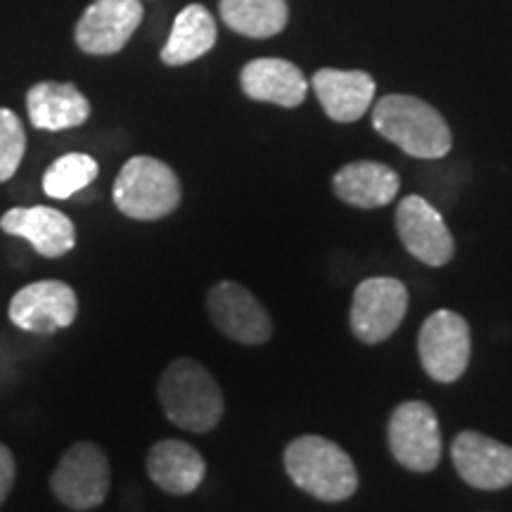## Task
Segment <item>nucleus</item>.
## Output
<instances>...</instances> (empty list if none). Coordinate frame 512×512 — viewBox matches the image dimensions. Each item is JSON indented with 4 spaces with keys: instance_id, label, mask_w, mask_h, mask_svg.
<instances>
[{
    "instance_id": "obj_1",
    "label": "nucleus",
    "mask_w": 512,
    "mask_h": 512,
    "mask_svg": "<svg viewBox=\"0 0 512 512\" xmlns=\"http://www.w3.org/2000/svg\"><path fill=\"white\" fill-rule=\"evenodd\" d=\"M164 415L192 434H207L223 418V394L214 377L202 363L178 358L169 363L157 384Z\"/></svg>"
},
{
    "instance_id": "obj_2",
    "label": "nucleus",
    "mask_w": 512,
    "mask_h": 512,
    "mask_svg": "<svg viewBox=\"0 0 512 512\" xmlns=\"http://www.w3.org/2000/svg\"><path fill=\"white\" fill-rule=\"evenodd\" d=\"M373 126L382 138L418 159H441L451 152L453 136L446 119L430 102L392 93L377 100Z\"/></svg>"
},
{
    "instance_id": "obj_3",
    "label": "nucleus",
    "mask_w": 512,
    "mask_h": 512,
    "mask_svg": "<svg viewBox=\"0 0 512 512\" xmlns=\"http://www.w3.org/2000/svg\"><path fill=\"white\" fill-rule=\"evenodd\" d=\"M285 472L299 489L323 503L347 501L358 489L354 460L335 441L306 434L285 448Z\"/></svg>"
},
{
    "instance_id": "obj_4",
    "label": "nucleus",
    "mask_w": 512,
    "mask_h": 512,
    "mask_svg": "<svg viewBox=\"0 0 512 512\" xmlns=\"http://www.w3.org/2000/svg\"><path fill=\"white\" fill-rule=\"evenodd\" d=\"M114 204L136 221H157L174 214L181 204V181L162 159L131 157L114 181Z\"/></svg>"
},
{
    "instance_id": "obj_5",
    "label": "nucleus",
    "mask_w": 512,
    "mask_h": 512,
    "mask_svg": "<svg viewBox=\"0 0 512 512\" xmlns=\"http://www.w3.org/2000/svg\"><path fill=\"white\" fill-rule=\"evenodd\" d=\"M110 484V460L91 441H76L74 446H69L50 475V489L57 501L76 512L93 510L105 503Z\"/></svg>"
},
{
    "instance_id": "obj_6",
    "label": "nucleus",
    "mask_w": 512,
    "mask_h": 512,
    "mask_svg": "<svg viewBox=\"0 0 512 512\" xmlns=\"http://www.w3.org/2000/svg\"><path fill=\"white\" fill-rule=\"evenodd\" d=\"M470 325L456 311L439 309L422 323L418 354L425 373L434 382L451 384L463 377L470 363Z\"/></svg>"
},
{
    "instance_id": "obj_7",
    "label": "nucleus",
    "mask_w": 512,
    "mask_h": 512,
    "mask_svg": "<svg viewBox=\"0 0 512 512\" xmlns=\"http://www.w3.org/2000/svg\"><path fill=\"white\" fill-rule=\"evenodd\" d=\"M389 448L399 465L413 472H432L441 460L437 413L425 401H403L387 427Z\"/></svg>"
},
{
    "instance_id": "obj_8",
    "label": "nucleus",
    "mask_w": 512,
    "mask_h": 512,
    "mask_svg": "<svg viewBox=\"0 0 512 512\" xmlns=\"http://www.w3.org/2000/svg\"><path fill=\"white\" fill-rule=\"evenodd\" d=\"M408 311V290L396 278H368L351 302V330L363 344H380L399 330Z\"/></svg>"
},
{
    "instance_id": "obj_9",
    "label": "nucleus",
    "mask_w": 512,
    "mask_h": 512,
    "mask_svg": "<svg viewBox=\"0 0 512 512\" xmlns=\"http://www.w3.org/2000/svg\"><path fill=\"white\" fill-rule=\"evenodd\" d=\"M207 309L211 323L228 339L247 347L264 344L273 335V323L264 304L247 287L223 280L209 290Z\"/></svg>"
},
{
    "instance_id": "obj_10",
    "label": "nucleus",
    "mask_w": 512,
    "mask_h": 512,
    "mask_svg": "<svg viewBox=\"0 0 512 512\" xmlns=\"http://www.w3.org/2000/svg\"><path fill=\"white\" fill-rule=\"evenodd\" d=\"M79 313L76 292L62 280H38L12 297L8 316L19 330L34 335H53L69 328Z\"/></svg>"
},
{
    "instance_id": "obj_11",
    "label": "nucleus",
    "mask_w": 512,
    "mask_h": 512,
    "mask_svg": "<svg viewBox=\"0 0 512 512\" xmlns=\"http://www.w3.org/2000/svg\"><path fill=\"white\" fill-rule=\"evenodd\" d=\"M140 0H93L74 29L76 46L86 55H114L131 41L143 22Z\"/></svg>"
},
{
    "instance_id": "obj_12",
    "label": "nucleus",
    "mask_w": 512,
    "mask_h": 512,
    "mask_svg": "<svg viewBox=\"0 0 512 512\" xmlns=\"http://www.w3.org/2000/svg\"><path fill=\"white\" fill-rule=\"evenodd\" d=\"M396 230H399L403 247L422 264L439 268L453 259L456 242H453L451 230H448L444 216L425 197H403L396 209Z\"/></svg>"
},
{
    "instance_id": "obj_13",
    "label": "nucleus",
    "mask_w": 512,
    "mask_h": 512,
    "mask_svg": "<svg viewBox=\"0 0 512 512\" xmlns=\"http://www.w3.org/2000/svg\"><path fill=\"white\" fill-rule=\"evenodd\" d=\"M451 458L460 479L482 491L512 486V446L465 430L453 439Z\"/></svg>"
},
{
    "instance_id": "obj_14",
    "label": "nucleus",
    "mask_w": 512,
    "mask_h": 512,
    "mask_svg": "<svg viewBox=\"0 0 512 512\" xmlns=\"http://www.w3.org/2000/svg\"><path fill=\"white\" fill-rule=\"evenodd\" d=\"M0 228L8 235L31 242V247L48 259L64 256L76 245V228L72 219L53 207H43V204L8 209L0 219Z\"/></svg>"
},
{
    "instance_id": "obj_15",
    "label": "nucleus",
    "mask_w": 512,
    "mask_h": 512,
    "mask_svg": "<svg viewBox=\"0 0 512 512\" xmlns=\"http://www.w3.org/2000/svg\"><path fill=\"white\" fill-rule=\"evenodd\" d=\"M240 83L249 100L278 107H299L309 91L302 69L280 57H259L245 64Z\"/></svg>"
},
{
    "instance_id": "obj_16",
    "label": "nucleus",
    "mask_w": 512,
    "mask_h": 512,
    "mask_svg": "<svg viewBox=\"0 0 512 512\" xmlns=\"http://www.w3.org/2000/svg\"><path fill=\"white\" fill-rule=\"evenodd\" d=\"M311 86L325 114L339 124H351V121L361 119L375 98V81L366 72L318 69L313 74Z\"/></svg>"
},
{
    "instance_id": "obj_17",
    "label": "nucleus",
    "mask_w": 512,
    "mask_h": 512,
    "mask_svg": "<svg viewBox=\"0 0 512 512\" xmlns=\"http://www.w3.org/2000/svg\"><path fill=\"white\" fill-rule=\"evenodd\" d=\"M147 475L171 496H188L200 489L207 463L195 446L181 439H164L150 448Z\"/></svg>"
},
{
    "instance_id": "obj_18",
    "label": "nucleus",
    "mask_w": 512,
    "mask_h": 512,
    "mask_svg": "<svg viewBox=\"0 0 512 512\" xmlns=\"http://www.w3.org/2000/svg\"><path fill=\"white\" fill-rule=\"evenodd\" d=\"M29 119L38 131H67L86 124L91 102L74 83L41 81L27 93Z\"/></svg>"
},
{
    "instance_id": "obj_19",
    "label": "nucleus",
    "mask_w": 512,
    "mask_h": 512,
    "mask_svg": "<svg viewBox=\"0 0 512 512\" xmlns=\"http://www.w3.org/2000/svg\"><path fill=\"white\" fill-rule=\"evenodd\" d=\"M399 185V174L380 162H351L332 178L339 200L358 209L387 207L399 195Z\"/></svg>"
},
{
    "instance_id": "obj_20",
    "label": "nucleus",
    "mask_w": 512,
    "mask_h": 512,
    "mask_svg": "<svg viewBox=\"0 0 512 512\" xmlns=\"http://www.w3.org/2000/svg\"><path fill=\"white\" fill-rule=\"evenodd\" d=\"M216 46V22L200 3L183 8L174 19L169 41L162 48V62L169 67H183L200 60Z\"/></svg>"
},
{
    "instance_id": "obj_21",
    "label": "nucleus",
    "mask_w": 512,
    "mask_h": 512,
    "mask_svg": "<svg viewBox=\"0 0 512 512\" xmlns=\"http://www.w3.org/2000/svg\"><path fill=\"white\" fill-rule=\"evenodd\" d=\"M221 19L235 34L271 38L287 27V0H221Z\"/></svg>"
},
{
    "instance_id": "obj_22",
    "label": "nucleus",
    "mask_w": 512,
    "mask_h": 512,
    "mask_svg": "<svg viewBox=\"0 0 512 512\" xmlns=\"http://www.w3.org/2000/svg\"><path fill=\"white\" fill-rule=\"evenodd\" d=\"M100 166L91 155L83 152H69L55 159L43 174V192L53 200H69L76 192L88 188L98 178Z\"/></svg>"
},
{
    "instance_id": "obj_23",
    "label": "nucleus",
    "mask_w": 512,
    "mask_h": 512,
    "mask_svg": "<svg viewBox=\"0 0 512 512\" xmlns=\"http://www.w3.org/2000/svg\"><path fill=\"white\" fill-rule=\"evenodd\" d=\"M27 150V133L12 110L0 107V183L10 181Z\"/></svg>"
},
{
    "instance_id": "obj_24",
    "label": "nucleus",
    "mask_w": 512,
    "mask_h": 512,
    "mask_svg": "<svg viewBox=\"0 0 512 512\" xmlns=\"http://www.w3.org/2000/svg\"><path fill=\"white\" fill-rule=\"evenodd\" d=\"M15 477H17L15 458H12L8 446L0 444V505H3L5 498L10 496L12 486H15Z\"/></svg>"
}]
</instances>
